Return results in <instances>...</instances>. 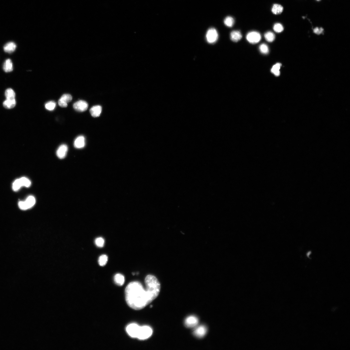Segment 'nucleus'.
<instances>
[{
	"label": "nucleus",
	"mask_w": 350,
	"mask_h": 350,
	"mask_svg": "<svg viewBox=\"0 0 350 350\" xmlns=\"http://www.w3.org/2000/svg\"><path fill=\"white\" fill-rule=\"evenodd\" d=\"M145 289L141 283L133 281L125 290V299L128 306L136 310L142 309L156 298L161 290V285L156 277L149 275L146 277Z\"/></svg>",
	"instance_id": "f257e3e1"
},
{
	"label": "nucleus",
	"mask_w": 350,
	"mask_h": 350,
	"mask_svg": "<svg viewBox=\"0 0 350 350\" xmlns=\"http://www.w3.org/2000/svg\"><path fill=\"white\" fill-rule=\"evenodd\" d=\"M153 331L149 326H140L137 337L140 340H145L149 338L153 334Z\"/></svg>",
	"instance_id": "f03ea898"
},
{
	"label": "nucleus",
	"mask_w": 350,
	"mask_h": 350,
	"mask_svg": "<svg viewBox=\"0 0 350 350\" xmlns=\"http://www.w3.org/2000/svg\"><path fill=\"white\" fill-rule=\"evenodd\" d=\"M36 202V199L33 196H29L24 201L19 202V207L22 210H26L33 207Z\"/></svg>",
	"instance_id": "7ed1b4c3"
},
{
	"label": "nucleus",
	"mask_w": 350,
	"mask_h": 350,
	"mask_svg": "<svg viewBox=\"0 0 350 350\" xmlns=\"http://www.w3.org/2000/svg\"><path fill=\"white\" fill-rule=\"evenodd\" d=\"M206 37L207 41L208 43L214 44L218 40V34L215 29L211 28L208 30Z\"/></svg>",
	"instance_id": "20e7f679"
},
{
	"label": "nucleus",
	"mask_w": 350,
	"mask_h": 350,
	"mask_svg": "<svg viewBox=\"0 0 350 350\" xmlns=\"http://www.w3.org/2000/svg\"><path fill=\"white\" fill-rule=\"evenodd\" d=\"M246 39L251 44H256L261 39V36L260 33L255 31L251 32L247 34Z\"/></svg>",
	"instance_id": "39448f33"
},
{
	"label": "nucleus",
	"mask_w": 350,
	"mask_h": 350,
	"mask_svg": "<svg viewBox=\"0 0 350 350\" xmlns=\"http://www.w3.org/2000/svg\"><path fill=\"white\" fill-rule=\"evenodd\" d=\"M139 328L140 326L136 324H131L127 327V332L131 337L137 338Z\"/></svg>",
	"instance_id": "423d86ee"
},
{
	"label": "nucleus",
	"mask_w": 350,
	"mask_h": 350,
	"mask_svg": "<svg viewBox=\"0 0 350 350\" xmlns=\"http://www.w3.org/2000/svg\"><path fill=\"white\" fill-rule=\"evenodd\" d=\"M88 107V104L86 101L83 100L75 102L73 105L75 110L80 112L86 111Z\"/></svg>",
	"instance_id": "0eeeda50"
},
{
	"label": "nucleus",
	"mask_w": 350,
	"mask_h": 350,
	"mask_svg": "<svg viewBox=\"0 0 350 350\" xmlns=\"http://www.w3.org/2000/svg\"><path fill=\"white\" fill-rule=\"evenodd\" d=\"M72 99V96L70 94H64L61 97L58 101V104L60 107L66 108L67 106V103L70 102Z\"/></svg>",
	"instance_id": "6e6552de"
},
{
	"label": "nucleus",
	"mask_w": 350,
	"mask_h": 350,
	"mask_svg": "<svg viewBox=\"0 0 350 350\" xmlns=\"http://www.w3.org/2000/svg\"><path fill=\"white\" fill-rule=\"evenodd\" d=\"M199 323L197 318L193 316L188 317L185 321V326L189 328H192L196 326Z\"/></svg>",
	"instance_id": "1a4fd4ad"
},
{
	"label": "nucleus",
	"mask_w": 350,
	"mask_h": 350,
	"mask_svg": "<svg viewBox=\"0 0 350 350\" xmlns=\"http://www.w3.org/2000/svg\"><path fill=\"white\" fill-rule=\"evenodd\" d=\"M68 151V147L65 144H63L59 147L56 151L57 156L60 159L65 157Z\"/></svg>",
	"instance_id": "9d476101"
},
{
	"label": "nucleus",
	"mask_w": 350,
	"mask_h": 350,
	"mask_svg": "<svg viewBox=\"0 0 350 350\" xmlns=\"http://www.w3.org/2000/svg\"><path fill=\"white\" fill-rule=\"evenodd\" d=\"M207 332L206 327L201 326L197 327L194 332V334L197 337L201 338L204 337Z\"/></svg>",
	"instance_id": "9b49d317"
},
{
	"label": "nucleus",
	"mask_w": 350,
	"mask_h": 350,
	"mask_svg": "<svg viewBox=\"0 0 350 350\" xmlns=\"http://www.w3.org/2000/svg\"><path fill=\"white\" fill-rule=\"evenodd\" d=\"M85 145V139L83 136H79L76 139L74 142V146L78 149L84 147Z\"/></svg>",
	"instance_id": "f8f14e48"
},
{
	"label": "nucleus",
	"mask_w": 350,
	"mask_h": 350,
	"mask_svg": "<svg viewBox=\"0 0 350 350\" xmlns=\"http://www.w3.org/2000/svg\"><path fill=\"white\" fill-rule=\"evenodd\" d=\"M16 44L13 42H9L5 45L3 49L5 52L11 53L16 50Z\"/></svg>",
	"instance_id": "ddd939ff"
},
{
	"label": "nucleus",
	"mask_w": 350,
	"mask_h": 350,
	"mask_svg": "<svg viewBox=\"0 0 350 350\" xmlns=\"http://www.w3.org/2000/svg\"><path fill=\"white\" fill-rule=\"evenodd\" d=\"M102 111V108L100 105H96L91 108L90 112L91 115L93 117L99 116Z\"/></svg>",
	"instance_id": "4468645a"
},
{
	"label": "nucleus",
	"mask_w": 350,
	"mask_h": 350,
	"mask_svg": "<svg viewBox=\"0 0 350 350\" xmlns=\"http://www.w3.org/2000/svg\"><path fill=\"white\" fill-rule=\"evenodd\" d=\"M3 70L6 72H10L13 71V63L10 59H7L5 61L3 64Z\"/></svg>",
	"instance_id": "2eb2a0df"
},
{
	"label": "nucleus",
	"mask_w": 350,
	"mask_h": 350,
	"mask_svg": "<svg viewBox=\"0 0 350 350\" xmlns=\"http://www.w3.org/2000/svg\"><path fill=\"white\" fill-rule=\"evenodd\" d=\"M114 280L116 284L119 286H122L125 281L124 276L119 273L116 274L114 276Z\"/></svg>",
	"instance_id": "dca6fc26"
},
{
	"label": "nucleus",
	"mask_w": 350,
	"mask_h": 350,
	"mask_svg": "<svg viewBox=\"0 0 350 350\" xmlns=\"http://www.w3.org/2000/svg\"><path fill=\"white\" fill-rule=\"evenodd\" d=\"M16 105V99H7L3 102V105L4 107L7 109H10L14 108Z\"/></svg>",
	"instance_id": "f3484780"
},
{
	"label": "nucleus",
	"mask_w": 350,
	"mask_h": 350,
	"mask_svg": "<svg viewBox=\"0 0 350 350\" xmlns=\"http://www.w3.org/2000/svg\"><path fill=\"white\" fill-rule=\"evenodd\" d=\"M242 37V34L240 32L237 31H234L232 32L231 33L230 37L231 40L234 42H237L240 40Z\"/></svg>",
	"instance_id": "a211bd4d"
},
{
	"label": "nucleus",
	"mask_w": 350,
	"mask_h": 350,
	"mask_svg": "<svg viewBox=\"0 0 350 350\" xmlns=\"http://www.w3.org/2000/svg\"><path fill=\"white\" fill-rule=\"evenodd\" d=\"M283 10V8L282 6L278 4H275L272 7V11L273 14L277 15L282 13Z\"/></svg>",
	"instance_id": "6ab92c4d"
},
{
	"label": "nucleus",
	"mask_w": 350,
	"mask_h": 350,
	"mask_svg": "<svg viewBox=\"0 0 350 350\" xmlns=\"http://www.w3.org/2000/svg\"><path fill=\"white\" fill-rule=\"evenodd\" d=\"M281 66V64L280 63H277L274 65L271 69V72L276 76H278L280 75V69Z\"/></svg>",
	"instance_id": "aec40b11"
},
{
	"label": "nucleus",
	"mask_w": 350,
	"mask_h": 350,
	"mask_svg": "<svg viewBox=\"0 0 350 350\" xmlns=\"http://www.w3.org/2000/svg\"><path fill=\"white\" fill-rule=\"evenodd\" d=\"M5 96L7 99H15L16 95L13 89L9 88L6 90Z\"/></svg>",
	"instance_id": "412c9836"
},
{
	"label": "nucleus",
	"mask_w": 350,
	"mask_h": 350,
	"mask_svg": "<svg viewBox=\"0 0 350 350\" xmlns=\"http://www.w3.org/2000/svg\"><path fill=\"white\" fill-rule=\"evenodd\" d=\"M19 179L22 187V186H24L26 187L29 188L31 185V181L27 178L22 177Z\"/></svg>",
	"instance_id": "4be33fe9"
},
{
	"label": "nucleus",
	"mask_w": 350,
	"mask_h": 350,
	"mask_svg": "<svg viewBox=\"0 0 350 350\" xmlns=\"http://www.w3.org/2000/svg\"><path fill=\"white\" fill-rule=\"evenodd\" d=\"M264 36L265 40L269 42H272L275 39L274 34L271 32H268L265 33Z\"/></svg>",
	"instance_id": "5701e85b"
},
{
	"label": "nucleus",
	"mask_w": 350,
	"mask_h": 350,
	"mask_svg": "<svg viewBox=\"0 0 350 350\" xmlns=\"http://www.w3.org/2000/svg\"><path fill=\"white\" fill-rule=\"evenodd\" d=\"M108 260V257L106 255H102L99 258V264L101 266H104L107 263Z\"/></svg>",
	"instance_id": "b1692460"
},
{
	"label": "nucleus",
	"mask_w": 350,
	"mask_h": 350,
	"mask_svg": "<svg viewBox=\"0 0 350 350\" xmlns=\"http://www.w3.org/2000/svg\"><path fill=\"white\" fill-rule=\"evenodd\" d=\"M234 22V19L230 16L227 17L224 20V24L229 27H232L233 26Z\"/></svg>",
	"instance_id": "393cba45"
},
{
	"label": "nucleus",
	"mask_w": 350,
	"mask_h": 350,
	"mask_svg": "<svg viewBox=\"0 0 350 350\" xmlns=\"http://www.w3.org/2000/svg\"><path fill=\"white\" fill-rule=\"evenodd\" d=\"M259 49L260 52L264 54H267L269 52L268 47L265 44H261L260 45Z\"/></svg>",
	"instance_id": "a878e982"
},
{
	"label": "nucleus",
	"mask_w": 350,
	"mask_h": 350,
	"mask_svg": "<svg viewBox=\"0 0 350 350\" xmlns=\"http://www.w3.org/2000/svg\"><path fill=\"white\" fill-rule=\"evenodd\" d=\"M22 187L19 179L15 180L13 184L12 188L13 191L15 192L17 191Z\"/></svg>",
	"instance_id": "bb28decb"
},
{
	"label": "nucleus",
	"mask_w": 350,
	"mask_h": 350,
	"mask_svg": "<svg viewBox=\"0 0 350 350\" xmlns=\"http://www.w3.org/2000/svg\"><path fill=\"white\" fill-rule=\"evenodd\" d=\"M56 106V103L54 101H50L47 102L45 105V108L49 111H53L55 108Z\"/></svg>",
	"instance_id": "cd10ccee"
},
{
	"label": "nucleus",
	"mask_w": 350,
	"mask_h": 350,
	"mask_svg": "<svg viewBox=\"0 0 350 350\" xmlns=\"http://www.w3.org/2000/svg\"><path fill=\"white\" fill-rule=\"evenodd\" d=\"M274 31L277 33H280L283 31L284 28L282 24L279 23H277L274 25L273 27Z\"/></svg>",
	"instance_id": "c85d7f7f"
},
{
	"label": "nucleus",
	"mask_w": 350,
	"mask_h": 350,
	"mask_svg": "<svg viewBox=\"0 0 350 350\" xmlns=\"http://www.w3.org/2000/svg\"><path fill=\"white\" fill-rule=\"evenodd\" d=\"M95 243L98 247H103L105 244L104 239L102 237H98L95 240Z\"/></svg>",
	"instance_id": "c756f323"
},
{
	"label": "nucleus",
	"mask_w": 350,
	"mask_h": 350,
	"mask_svg": "<svg viewBox=\"0 0 350 350\" xmlns=\"http://www.w3.org/2000/svg\"><path fill=\"white\" fill-rule=\"evenodd\" d=\"M323 31H324V29L322 28H319L317 27L314 30V33L317 34V35H320V34H321Z\"/></svg>",
	"instance_id": "7c9ffc66"
},
{
	"label": "nucleus",
	"mask_w": 350,
	"mask_h": 350,
	"mask_svg": "<svg viewBox=\"0 0 350 350\" xmlns=\"http://www.w3.org/2000/svg\"><path fill=\"white\" fill-rule=\"evenodd\" d=\"M317 1H319V0H317Z\"/></svg>",
	"instance_id": "2f4dec72"
}]
</instances>
